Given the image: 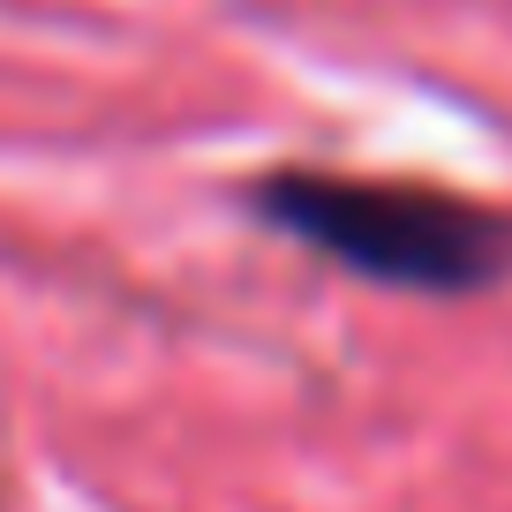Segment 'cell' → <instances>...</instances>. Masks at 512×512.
<instances>
[{"label":"cell","mask_w":512,"mask_h":512,"mask_svg":"<svg viewBox=\"0 0 512 512\" xmlns=\"http://www.w3.org/2000/svg\"><path fill=\"white\" fill-rule=\"evenodd\" d=\"M249 211L272 234L369 287L407 294H482L512 279V219L437 181L347 174V166H272L256 174Z\"/></svg>","instance_id":"cell-1"}]
</instances>
